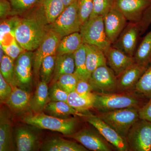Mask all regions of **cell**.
Listing matches in <instances>:
<instances>
[{
  "label": "cell",
  "mask_w": 151,
  "mask_h": 151,
  "mask_svg": "<svg viewBox=\"0 0 151 151\" xmlns=\"http://www.w3.org/2000/svg\"><path fill=\"white\" fill-rule=\"evenodd\" d=\"M49 23L42 4L21 16L15 31L17 42L25 50H35L49 31Z\"/></svg>",
  "instance_id": "obj_1"
},
{
  "label": "cell",
  "mask_w": 151,
  "mask_h": 151,
  "mask_svg": "<svg viewBox=\"0 0 151 151\" xmlns=\"http://www.w3.org/2000/svg\"><path fill=\"white\" fill-rule=\"evenodd\" d=\"M94 108L100 112L127 108L139 109L149 100L148 98L136 90L125 92L94 93Z\"/></svg>",
  "instance_id": "obj_2"
},
{
  "label": "cell",
  "mask_w": 151,
  "mask_h": 151,
  "mask_svg": "<svg viewBox=\"0 0 151 151\" xmlns=\"http://www.w3.org/2000/svg\"><path fill=\"white\" fill-rule=\"evenodd\" d=\"M23 121L28 125L39 129L59 132L66 136L75 133L77 124L75 118L61 119L42 112L26 116Z\"/></svg>",
  "instance_id": "obj_3"
},
{
  "label": "cell",
  "mask_w": 151,
  "mask_h": 151,
  "mask_svg": "<svg viewBox=\"0 0 151 151\" xmlns=\"http://www.w3.org/2000/svg\"><path fill=\"white\" fill-rule=\"evenodd\" d=\"M139 110L137 108H124L100 112L97 116L126 138L133 124L139 119Z\"/></svg>",
  "instance_id": "obj_4"
},
{
  "label": "cell",
  "mask_w": 151,
  "mask_h": 151,
  "mask_svg": "<svg viewBox=\"0 0 151 151\" xmlns=\"http://www.w3.org/2000/svg\"><path fill=\"white\" fill-rule=\"evenodd\" d=\"M79 32L84 44L95 45L104 51L112 45L105 33L103 17H90L81 26Z\"/></svg>",
  "instance_id": "obj_5"
},
{
  "label": "cell",
  "mask_w": 151,
  "mask_h": 151,
  "mask_svg": "<svg viewBox=\"0 0 151 151\" xmlns=\"http://www.w3.org/2000/svg\"><path fill=\"white\" fill-rule=\"evenodd\" d=\"M81 27L76 1L65 7L55 20L49 25V30L55 33L62 38L73 33L79 32Z\"/></svg>",
  "instance_id": "obj_6"
},
{
  "label": "cell",
  "mask_w": 151,
  "mask_h": 151,
  "mask_svg": "<svg viewBox=\"0 0 151 151\" xmlns=\"http://www.w3.org/2000/svg\"><path fill=\"white\" fill-rule=\"evenodd\" d=\"M129 151H151V122L139 119L127 134Z\"/></svg>",
  "instance_id": "obj_7"
},
{
  "label": "cell",
  "mask_w": 151,
  "mask_h": 151,
  "mask_svg": "<svg viewBox=\"0 0 151 151\" xmlns=\"http://www.w3.org/2000/svg\"><path fill=\"white\" fill-rule=\"evenodd\" d=\"M86 122L95 128L97 132L119 151H129L127 139L98 116L86 114Z\"/></svg>",
  "instance_id": "obj_8"
},
{
  "label": "cell",
  "mask_w": 151,
  "mask_h": 151,
  "mask_svg": "<svg viewBox=\"0 0 151 151\" xmlns=\"http://www.w3.org/2000/svg\"><path fill=\"white\" fill-rule=\"evenodd\" d=\"M89 83L93 90L104 93L117 92V78L116 73L108 65L97 68L91 73Z\"/></svg>",
  "instance_id": "obj_9"
},
{
  "label": "cell",
  "mask_w": 151,
  "mask_h": 151,
  "mask_svg": "<svg viewBox=\"0 0 151 151\" xmlns=\"http://www.w3.org/2000/svg\"><path fill=\"white\" fill-rule=\"evenodd\" d=\"M141 35L140 22H129L112 46L127 55L134 57Z\"/></svg>",
  "instance_id": "obj_10"
},
{
  "label": "cell",
  "mask_w": 151,
  "mask_h": 151,
  "mask_svg": "<svg viewBox=\"0 0 151 151\" xmlns=\"http://www.w3.org/2000/svg\"><path fill=\"white\" fill-rule=\"evenodd\" d=\"M74 139L86 149L94 151H111L116 149L98 132L84 129L66 136Z\"/></svg>",
  "instance_id": "obj_11"
},
{
  "label": "cell",
  "mask_w": 151,
  "mask_h": 151,
  "mask_svg": "<svg viewBox=\"0 0 151 151\" xmlns=\"http://www.w3.org/2000/svg\"><path fill=\"white\" fill-rule=\"evenodd\" d=\"M61 38L55 33L49 30L34 52L33 69L36 75L39 74L42 63L43 60L51 55L56 54L57 49Z\"/></svg>",
  "instance_id": "obj_12"
},
{
  "label": "cell",
  "mask_w": 151,
  "mask_h": 151,
  "mask_svg": "<svg viewBox=\"0 0 151 151\" xmlns=\"http://www.w3.org/2000/svg\"><path fill=\"white\" fill-rule=\"evenodd\" d=\"M151 4V0H115L116 7L129 22L142 21L145 11Z\"/></svg>",
  "instance_id": "obj_13"
},
{
  "label": "cell",
  "mask_w": 151,
  "mask_h": 151,
  "mask_svg": "<svg viewBox=\"0 0 151 151\" xmlns=\"http://www.w3.org/2000/svg\"><path fill=\"white\" fill-rule=\"evenodd\" d=\"M103 19L106 35L112 45L127 26V19L114 6L103 17Z\"/></svg>",
  "instance_id": "obj_14"
},
{
  "label": "cell",
  "mask_w": 151,
  "mask_h": 151,
  "mask_svg": "<svg viewBox=\"0 0 151 151\" xmlns=\"http://www.w3.org/2000/svg\"><path fill=\"white\" fill-rule=\"evenodd\" d=\"M147 68L135 63L116 76L117 92L135 90L138 81Z\"/></svg>",
  "instance_id": "obj_15"
},
{
  "label": "cell",
  "mask_w": 151,
  "mask_h": 151,
  "mask_svg": "<svg viewBox=\"0 0 151 151\" xmlns=\"http://www.w3.org/2000/svg\"><path fill=\"white\" fill-rule=\"evenodd\" d=\"M104 52L107 65L114 71L116 76L135 63L133 57L127 55L112 45Z\"/></svg>",
  "instance_id": "obj_16"
},
{
  "label": "cell",
  "mask_w": 151,
  "mask_h": 151,
  "mask_svg": "<svg viewBox=\"0 0 151 151\" xmlns=\"http://www.w3.org/2000/svg\"><path fill=\"white\" fill-rule=\"evenodd\" d=\"M75 70L74 53L57 55L51 85L56 83L61 76L74 73Z\"/></svg>",
  "instance_id": "obj_17"
},
{
  "label": "cell",
  "mask_w": 151,
  "mask_h": 151,
  "mask_svg": "<svg viewBox=\"0 0 151 151\" xmlns=\"http://www.w3.org/2000/svg\"><path fill=\"white\" fill-rule=\"evenodd\" d=\"M84 45L86 50V69L90 77L91 73L97 68L107 65V60L103 49L95 45Z\"/></svg>",
  "instance_id": "obj_18"
},
{
  "label": "cell",
  "mask_w": 151,
  "mask_h": 151,
  "mask_svg": "<svg viewBox=\"0 0 151 151\" xmlns=\"http://www.w3.org/2000/svg\"><path fill=\"white\" fill-rule=\"evenodd\" d=\"M12 86V91L5 103L12 110L19 112L29 106L31 95L26 90L20 89L17 86Z\"/></svg>",
  "instance_id": "obj_19"
},
{
  "label": "cell",
  "mask_w": 151,
  "mask_h": 151,
  "mask_svg": "<svg viewBox=\"0 0 151 151\" xmlns=\"http://www.w3.org/2000/svg\"><path fill=\"white\" fill-rule=\"evenodd\" d=\"M44 111L50 116L61 119H68L70 115L84 117L86 114L81 113L72 108L68 103L62 101H50Z\"/></svg>",
  "instance_id": "obj_20"
},
{
  "label": "cell",
  "mask_w": 151,
  "mask_h": 151,
  "mask_svg": "<svg viewBox=\"0 0 151 151\" xmlns=\"http://www.w3.org/2000/svg\"><path fill=\"white\" fill-rule=\"evenodd\" d=\"M50 101L47 84L41 81L38 84L35 93L31 98L29 107L35 113H40Z\"/></svg>",
  "instance_id": "obj_21"
},
{
  "label": "cell",
  "mask_w": 151,
  "mask_h": 151,
  "mask_svg": "<svg viewBox=\"0 0 151 151\" xmlns=\"http://www.w3.org/2000/svg\"><path fill=\"white\" fill-rule=\"evenodd\" d=\"M95 96L94 93L81 95L75 91L68 94L67 103L76 111L84 113L94 108Z\"/></svg>",
  "instance_id": "obj_22"
},
{
  "label": "cell",
  "mask_w": 151,
  "mask_h": 151,
  "mask_svg": "<svg viewBox=\"0 0 151 151\" xmlns=\"http://www.w3.org/2000/svg\"><path fill=\"white\" fill-rule=\"evenodd\" d=\"M135 62L148 68L151 64V30L141 41L134 55Z\"/></svg>",
  "instance_id": "obj_23"
},
{
  "label": "cell",
  "mask_w": 151,
  "mask_h": 151,
  "mask_svg": "<svg viewBox=\"0 0 151 151\" xmlns=\"http://www.w3.org/2000/svg\"><path fill=\"white\" fill-rule=\"evenodd\" d=\"M83 43L79 32L65 36L60 40L57 49L56 55L74 53Z\"/></svg>",
  "instance_id": "obj_24"
},
{
  "label": "cell",
  "mask_w": 151,
  "mask_h": 151,
  "mask_svg": "<svg viewBox=\"0 0 151 151\" xmlns=\"http://www.w3.org/2000/svg\"><path fill=\"white\" fill-rule=\"evenodd\" d=\"M37 140V136L26 128L22 127L17 130L16 140L18 151L34 150L36 145Z\"/></svg>",
  "instance_id": "obj_25"
},
{
  "label": "cell",
  "mask_w": 151,
  "mask_h": 151,
  "mask_svg": "<svg viewBox=\"0 0 151 151\" xmlns=\"http://www.w3.org/2000/svg\"><path fill=\"white\" fill-rule=\"evenodd\" d=\"M0 119V151L12 150L13 146L11 122L6 114L3 111H1Z\"/></svg>",
  "instance_id": "obj_26"
},
{
  "label": "cell",
  "mask_w": 151,
  "mask_h": 151,
  "mask_svg": "<svg viewBox=\"0 0 151 151\" xmlns=\"http://www.w3.org/2000/svg\"><path fill=\"white\" fill-rule=\"evenodd\" d=\"M45 151H86L88 150L82 145L73 141L57 139L49 141L42 148Z\"/></svg>",
  "instance_id": "obj_27"
},
{
  "label": "cell",
  "mask_w": 151,
  "mask_h": 151,
  "mask_svg": "<svg viewBox=\"0 0 151 151\" xmlns=\"http://www.w3.org/2000/svg\"><path fill=\"white\" fill-rule=\"evenodd\" d=\"M42 4L49 24L53 23L65 8L62 0H44Z\"/></svg>",
  "instance_id": "obj_28"
},
{
  "label": "cell",
  "mask_w": 151,
  "mask_h": 151,
  "mask_svg": "<svg viewBox=\"0 0 151 151\" xmlns=\"http://www.w3.org/2000/svg\"><path fill=\"white\" fill-rule=\"evenodd\" d=\"M75 73L80 78L89 80V76L86 69V53L85 45L83 43L74 53Z\"/></svg>",
  "instance_id": "obj_29"
},
{
  "label": "cell",
  "mask_w": 151,
  "mask_h": 151,
  "mask_svg": "<svg viewBox=\"0 0 151 151\" xmlns=\"http://www.w3.org/2000/svg\"><path fill=\"white\" fill-rule=\"evenodd\" d=\"M13 60L5 54L1 62V73L9 84L12 86H17L16 75L15 71V63Z\"/></svg>",
  "instance_id": "obj_30"
},
{
  "label": "cell",
  "mask_w": 151,
  "mask_h": 151,
  "mask_svg": "<svg viewBox=\"0 0 151 151\" xmlns=\"http://www.w3.org/2000/svg\"><path fill=\"white\" fill-rule=\"evenodd\" d=\"M56 57V54L49 55L42 63L39 74L42 82L47 84L51 82L54 73Z\"/></svg>",
  "instance_id": "obj_31"
},
{
  "label": "cell",
  "mask_w": 151,
  "mask_h": 151,
  "mask_svg": "<svg viewBox=\"0 0 151 151\" xmlns=\"http://www.w3.org/2000/svg\"><path fill=\"white\" fill-rule=\"evenodd\" d=\"M135 90L148 99L151 98V64L140 78Z\"/></svg>",
  "instance_id": "obj_32"
},
{
  "label": "cell",
  "mask_w": 151,
  "mask_h": 151,
  "mask_svg": "<svg viewBox=\"0 0 151 151\" xmlns=\"http://www.w3.org/2000/svg\"><path fill=\"white\" fill-rule=\"evenodd\" d=\"M13 11L16 15L21 16L35 6L40 4L44 0H9Z\"/></svg>",
  "instance_id": "obj_33"
},
{
  "label": "cell",
  "mask_w": 151,
  "mask_h": 151,
  "mask_svg": "<svg viewBox=\"0 0 151 151\" xmlns=\"http://www.w3.org/2000/svg\"><path fill=\"white\" fill-rule=\"evenodd\" d=\"M75 73L61 76L56 83L68 93L75 91L76 84L79 79Z\"/></svg>",
  "instance_id": "obj_34"
},
{
  "label": "cell",
  "mask_w": 151,
  "mask_h": 151,
  "mask_svg": "<svg viewBox=\"0 0 151 151\" xmlns=\"http://www.w3.org/2000/svg\"><path fill=\"white\" fill-rule=\"evenodd\" d=\"M81 26L89 19L93 11V0H77Z\"/></svg>",
  "instance_id": "obj_35"
},
{
  "label": "cell",
  "mask_w": 151,
  "mask_h": 151,
  "mask_svg": "<svg viewBox=\"0 0 151 151\" xmlns=\"http://www.w3.org/2000/svg\"><path fill=\"white\" fill-rule=\"evenodd\" d=\"M21 19V16L14 15L1 19L0 37L11 32L15 31Z\"/></svg>",
  "instance_id": "obj_36"
},
{
  "label": "cell",
  "mask_w": 151,
  "mask_h": 151,
  "mask_svg": "<svg viewBox=\"0 0 151 151\" xmlns=\"http://www.w3.org/2000/svg\"><path fill=\"white\" fill-rule=\"evenodd\" d=\"M15 71L18 85L27 86L32 81V70L24 65L15 64Z\"/></svg>",
  "instance_id": "obj_37"
},
{
  "label": "cell",
  "mask_w": 151,
  "mask_h": 151,
  "mask_svg": "<svg viewBox=\"0 0 151 151\" xmlns=\"http://www.w3.org/2000/svg\"><path fill=\"white\" fill-rule=\"evenodd\" d=\"M114 1L115 0H93L94 7L90 17H104L113 7Z\"/></svg>",
  "instance_id": "obj_38"
},
{
  "label": "cell",
  "mask_w": 151,
  "mask_h": 151,
  "mask_svg": "<svg viewBox=\"0 0 151 151\" xmlns=\"http://www.w3.org/2000/svg\"><path fill=\"white\" fill-rule=\"evenodd\" d=\"M50 98L52 102L62 101L67 103L68 94L56 83L52 84L49 90Z\"/></svg>",
  "instance_id": "obj_39"
},
{
  "label": "cell",
  "mask_w": 151,
  "mask_h": 151,
  "mask_svg": "<svg viewBox=\"0 0 151 151\" xmlns=\"http://www.w3.org/2000/svg\"><path fill=\"white\" fill-rule=\"evenodd\" d=\"M34 55V52L32 51L24 50L17 58L15 60V64L24 65L32 70Z\"/></svg>",
  "instance_id": "obj_40"
},
{
  "label": "cell",
  "mask_w": 151,
  "mask_h": 151,
  "mask_svg": "<svg viewBox=\"0 0 151 151\" xmlns=\"http://www.w3.org/2000/svg\"><path fill=\"white\" fill-rule=\"evenodd\" d=\"M3 49L5 54L9 57L14 60H15L19 55L25 50L19 44L17 40L11 45L3 47Z\"/></svg>",
  "instance_id": "obj_41"
},
{
  "label": "cell",
  "mask_w": 151,
  "mask_h": 151,
  "mask_svg": "<svg viewBox=\"0 0 151 151\" xmlns=\"http://www.w3.org/2000/svg\"><path fill=\"white\" fill-rule=\"evenodd\" d=\"M12 91V86L5 80L0 73V100L1 103L5 102Z\"/></svg>",
  "instance_id": "obj_42"
},
{
  "label": "cell",
  "mask_w": 151,
  "mask_h": 151,
  "mask_svg": "<svg viewBox=\"0 0 151 151\" xmlns=\"http://www.w3.org/2000/svg\"><path fill=\"white\" fill-rule=\"evenodd\" d=\"M93 88L89 80L84 78H79L76 84L75 91L78 94L84 95L91 93Z\"/></svg>",
  "instance_id": "obj_43"
},
{
  "label": "cell",
  "mask_w": 151,
  "mask_h": 151,
  "mask_svg": "<svg viewBox=\"0 0 151 151\" xmlns=\"http://www.w3.org/2000/svg\"><path fill=\"white\" fill-rule=\"evenodd\" d=\"M16 15L14 14L10 2L9 0H0V18L1 19L12 16Z\"/></svg>",
  "instance_id": "obj_44"
},
{
  "label": "cell",
  "mask_w": 151,
  "mask_h": 151,
  "mask_svg": "<svg viewBox=\"0 0 151 151\" xmlns=\"http://www.w3.org/2000/svg\"><path fill=\"white\" fill-rule=\"evenodd\" d=\"M139 118L151 122V98L139 109Z\"/></svg>",
  "instance_id": "obj_45"
},
{
  "label": "cell",
  "mask_w": 151,
  "mask_h": 151,
  "mask_svg": "<svg viewBox=\"0 0 151 151\" xmlns=\"http://www.w3.org/2000/svg\"><path fill=\"white\" fill-rule=\"evenodd\" d=\"M140 24L141 35H142L145 32L151 24V4L145 11Z\"/></svg>",
  "instance_id": "obj_46"
},
{
  "label": "cell",
  "mask_w": 151,
  "mask_h": 151,
  "mask_svg": "<svg viewBox=\"0 0 151 151\" xmlns=\"http://www.w3.org/2000/svg\"><path fill=\"white\" fill-rule=\"evenodd\" d=\"M15 37V31H12L7 33L0 37V43L3 47H7L11 45L16 41Z\"/></svg>",
  "instance_id": "obj_47"
},
{
  "label": "cell",
  "mask_w": 151,
  "mask_h": 151,
  "mask_svg": "<svg viewBox=\"0 0 151 151\" xmlns=\"http://www.w3.org/2000/svg\"><path fill=\"white\" fill-rule=\"evenodd\" d=\"M62 1L65 7H66L70 5L71 4L75 2L77 0H62Z\"/></svg>",
  "instance_id": "obj_48"
},
{
  "label": "cell",
  "mask_w": 151,
  "mask_h": 151,
  "mask_svg": "<svg viewBox=\"0 0 151 151\" xmlns=\"http://www.w3.org/2000/svg\"><path fill=\"white\" fill-rule=\"evenodd\" d=\"M5 52L3 50L2 47L1 45H0V62L2 60L3 57L5 55Z\"/></svg>",
  "instance_id": "obj_49"
}]
</instances>
